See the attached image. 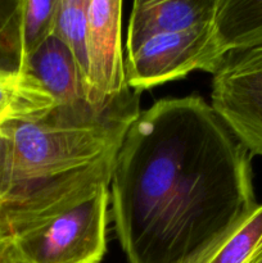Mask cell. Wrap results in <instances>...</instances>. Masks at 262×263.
<instances>
[{"instance_id": "17", "label": "cell", "mask_w": 262, "mask_h": 263, "mask_svg": "<svg viewBox=\"0 0 262 263\" xmlns=\"http://www.w3.org/2000/svg\"><path fill=\"white\" fill-rule=\"evenodd\" d=\"M5 263H14V262H12V261H10V259H8V261L5 262Z\"/></svg>"}, {"instance_id": "12", "label": "cell", "mask_w": 262, "mask_h": 263, "mask_svg": "<svg viewBox=\"0 0 262 263\" xmlns=\"http://www.w3.org/2000/svg\"><path fill=\"white\" fill-rule=\"evenodd\" d=\"M23 0H0V73H27Z\"/></svg>"}, {"instance_id": "8", "label": "cell", "mask_w": 262, "mask_h": 263, "mask_svg": "<svg viewBox=\"0 0 262 263\" xmlns=\"http://www.w3.org/2000/svg\"><path fill=\"white\" fill-rule=\"evenodd\" d=\"M217 0L135 2L127 28V51L153 36L181 32L211 25Z\"/></svg>"}, {"instance_id": "13", "label": "cell", "mask_w": 262, "mask_h": 263, "mask_svg": "<svg viewBox=\"0 0 262 263\" xmlns=\"http://www.w3.org/2000/svg\"><path fill=\"white\" fill-rule=\"evenodd\" d=\"M87 4L89 0H59L53 33L71 51L85 81L87 74Z\"/></svg>"}, {"instance_id": "4", "label": "cell", "mask_w": 262, "mask_h": 263, "mask_svg": "<svg viewBox=\"0 0 262 263\" xmlns=\"http://www.w3.org/2000/svg\"><path fill=\"white\" fill-rule=\"evenodd\" d=\"M223 59L212 23L181 32L162 33L127 51L126 82L131 90L141 92L182 79L193 71L215 74Z\"/></svg>"}, {"instance_id": "10", "label": "cell", "mask_w": 262, "mask_h": 263, "mask_svg": "<svg viewBox=\"0 0 262 263\" xmlns=\"http://www.w3.org/2000/svg\"><path fill=\"white\" fill-rule=\"evenodd\" d=\"M55 108V100L30 73H0V127L9 121L39 120Z\"/></svg>"}, {"instance_id": "6", "label": "cell", "mask_w": 262, "mask_h": 263, "mask_svg": "<svg viewBox=\"0 0 262 263\" xmlns=\"http://www.w3.org/2000/svg\"><path fill=\"white\" fill-rule=\"evenodd\" d=\"M122 7L120 0H89L87 74L89 104L98 112L112 108L130 91L122 54Z\"/></svg>"}, {"instance_id": "5", "label": "cell", "mask_w": 262, "mask_h": 263, "mask_svg": "<svg viewBox=\"0 0 262 263\" xmlns=\"http://www.w3.org/2000/svg\"><path fill=\"white\" fill-rule=\"evenodd\" d=\"M211 105L252 156L262 157V46L225 57L213 74Z\"/></svg>"}, {"instance_id": "16", "label": "cell", "mask_w": 262, "mask_h": 263, "mask_svg": "<svg viewBox=\"0 0 262 263\" xmlns=\"http://www.w3.org/2000/svg\"><path fill=\"white\" fill-rule=\"evenodd\" d=\"M253 263H262V256H261V257H259V258H258V259H256V261H254Z\"/></svg>"}, {"instance_id": "1", "label": "cell", "mask_w": 262, "mask_h": 263, "mask_svg": "<svg viewBox=\"0 0 262 263\" xmlns=\"http://www.w3.org/2000/svg\"><path fill=\"white\" fill-rule=\"evenodd\" d=\"M252 154L200 95L139 113L110 179L128 263H199L257 207Z\"/></svg>"}, {"instance_id": "7", "label": "cell", "mask_w": 262, "mask_h": 263, "mask_svg": "<svg viewBox=\"0 0 262 263\" xmlns=\"http://www.w3.org/2000/svg\"><path fill=\"white\" fill-rule=\"evenodd\" d=\"M27 73L41 82L55 100V108L45 116L62 125H90L117 110L131 98L134 90L123 95L112 108L98 112L87 100L86 81L67 46L55 36L45 41L27 59Z\"/></svg>"}, {"instance_id": "15", "label": "cell", "mask_w": 262, "mask_h": 263, "mask_svg": "<svg viewBox=\"0 0 262 263\" xmlns=\"http://www.w3.org/2000/svg\"><path fill=\"white\" fill-rule=\"evenodd\" d=\"M9 234L0 225V263H5L9 259Z\"/></svg>"}, {"instance_id": "3", "label": "cell", "mask_w": 262, "mask_h": 263, "mask_svg": "<svg viewBox=\"0 0 262 263\" xmlns=\"http://www.w3.org/2000/svg\"><path fill=\"white\" fill-rule=\"evenodd\" d=\"M109 186L10 234L14 263H100L107 251Z\"/></svg>"}, {"instance_id": "11", "label": "cell", "mask_w": 262, "mask_h": 263, "mask_svg": "<svg viewBox=\"0 0 262 263\" xmlns=\"http://www.w3.org/2000/svg\"><path fill=\"white\" fill-rule=\"evenodd\" d=\"M262 256V204L199 263H253Z\"/></svg>"}, {"instance_id": "2", "label": "cell", "mask_w": 262, "mask_h": 263, "mask_svg": "<svg viewBox=\"0 0 262 263\" xmlns=\"http://www.w3.org/2000/svg\"><path fill=\"white\" fill-rule=\"evenodd\" d=\"M140 92L90 125L46 117L0 127V225L13 234L109 186L123 138L138 117Z\"/></svg>"}, {"instance_id": "14", "label": "cell", "mask_w": 262, "mask_h": 263, "mask_svg": "<svg viewBox=\"0 0 262 263\" xmlns=\"http://www.w3.org/2000/svg\"><path fill=\"white\" fill-rule=\"evenodd\" d=\"M58 2L23 0V43L27 59L53 36Z\"/></svg>"}, {"instance_id": "9", "label": "cell", "mask_w": 262, "mask_h": 263, "mask_svg": "<svg viewBox=\"0 0 262 263\" xmlns=\"http://www.w3.org/2000/svg\"><path fill=\"white\" fill-rule=\"evenodd\" d=\"M213 30L223 55L262 46V0H217Z\"/></svg>"}]
</instances>
